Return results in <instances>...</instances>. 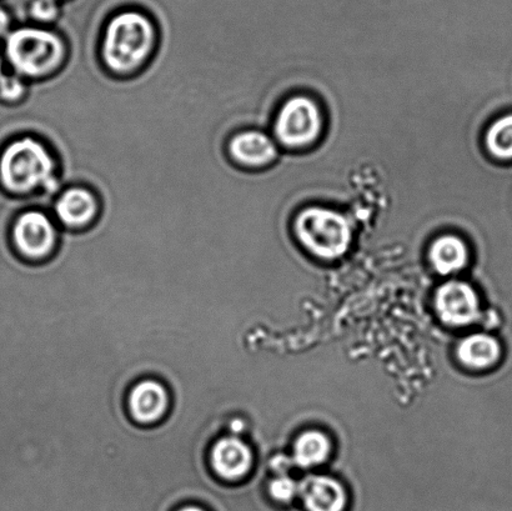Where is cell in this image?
Wrapping results in <instances>:
<instances>
[{
	"label": "cell",
	"instance_id": "7a4b0ae2",
	"mask_svg": "<svg viewBox=\"0 0 512 511\" xmlns=\"http://www.w3.org/2000/svg\"><path fill=\"white\" fill-rule=\"evenodd\" d=\"M155 29L145 15L124 12L110 20L102 43V58L115 74H129L142 67L153 52Z\"/></svg>",
	"mask_w": 512,
	"mask_h": 511
},
{
	"label": "cell",
	"instance_id": "8992f818",
	"mask_svg": "<svg viewBox=\"0 0 512 511\" xmlns=\"http://www.w3.org/2000/svg\"><path fill=\"white\" fill-rule=\"evenodd\" d=\"M57 237L53 220L42 210H28L14 224L15 247L24 258L30 260L47 258L57 244Z\"/></svg>",
	"mask_w": 512,
	"mask_h": 511
},
{
	"label": "cell",
	"instance_id": "52a82bcc",
	"mask_svg": "<svg viewBox=\"0 0 512 511\" xmlns=\"http://www.w3.org/2000/svg\"><path fill=\"white\" fill-rule=\"evenodd\" d=\"M436 310L443 322L453 327H464L479 318L478 294L464 282H449L438 290L435 298Z\"/></svg>",
	"mask_w": 512,
	"mask_h": 511
},
{
	"label": "cell",
	"instance_id": "7c38bea8",
	"mask_svg": "<svg viewBox=\"0 0 512 511\" xmlns=\"http://www.w3.org/2000/svg\"><path fill=\"white\" fill-rule=\"evenodd\" d=\"M299 493L308 511H344L346 493L338 480L311 475L299 485Z\"/></svg>",
	"mask_w": 512,
	"mask_h": 511
},
{
	"label": "cell",
	"instance_id": "30bf717a",
	"mask_svg": "<svg viewBox=\"0 0 512 511\" xmlns=\"http://www.w3.org/2000/svg\"><path fill=\"white\" fill-rule=\"evenodd\" d=\"M230 158L247 168H260L270 164L278 155L273 139L260 130H244L229 140Z\"/></svg>",
	"mask_w": 512,
	"mask_h": 511
},
{
	"label": "cell",
	"instance_id": "9a60e30c",
	"mask_svg": "<svg viewBox=\"0 0 512 511\" xmlns=\"http://www.w3.org/2000/svg\"><path fill=\"white\" fill-rule=\"evenodd\" d=\"M331 453L328 437L319 430H308L296 439L294 462L301 468H314L326 462Z\"/></svg>",
	"mask_w": 512,
	"mask_h": 511
},
{
	"label": "cell",
	"instance_id": "d6986e66",
	"mask_svg": "<svg viewBox=\"0 0 512 511\" xmlns=\"http://www.w3.org/2000/svg\"><path fill=\"white\" fill-rule=\"evenodd\" d=\"M58 13V5L55 0H34L30 7L32 17L42 23L53 22L57 19Z\"/></svg>",
	"mask_w": 512,
	"mask_h": 511
},
{
	"label": "cell",
	"instance_id": "ffe728a7",
	"mask_svg": "<svg viewBox=\"0 0 512 511\" xmlns=\"http://www.w3.org/2000/svg\"><path fill=\"white\" fill-rule=\"evenodd\" d=\"M290 467V459L284 457V455H280V457H275L271 460V468L275 470L276 473L280 475H285L286 470Z\"/></svg>",
	"mask_w": 512,
	"mask_h": 511
},
{
	"label": "cell",
	"instance_id": "7402d4cb",
	"mask_svg": "<svg viewBox=\"0 0 512 511\" xmlns=\"http://www.w3.org/2000/svg\"><path fill=\"white\" fill-rule=\"evenodd\" d=\"M230 428H232L233 433L239 434L244 432L245 424L243 423V420L234 419L232 424H230Z\"/></svg>",
	"mask_w": 512,
	"mask_h": 511
},
{
	"label": "cell",
	"instance_id": "6da1fadb",
	"mask_svg": "<svg viewBox=\"0 0 512 511\" xmlns=\"http://www.w3.org/2000/svg\"><path fill=\"white\" fill-rule=\"evenodd\" d=\"M57 162L43 142L30 137L15 140L0 158V179L13 193L27 194L45 189L52 195L60 187Z\"/></svg>",
	"mask_w": 512,
	"mask_h": 511
},
{
	"label": "cell",
	"instance_id": "2e32d148",
	"mask_svg": "<svg viewBox=\"0 0 512 511\" xmlns=\"http://www.w3.org/2000/svg\"><path fill=\"white\" fill-rule=\"evenodd\" d=\"M486 145L495 158L512 159V115L491 125L486 134Z\"/></svg>",
	"mask_w": 512,
	"mask_h": 511
},
{
	"label": "cell",
	"instance_id": "5bb4252c",
	"mask_svg": "<svg viewBox=\"0 0 512 511\" xmlns=\"http://www.w3.org/2000/svg\"><path fill=\"white\" fill-rule=\"evenodd\" d=\"M430 262L440 274L459 272L469 263L468 245L456 235H443L431 245Z\"/></svg>",
	"mask_w": 512,
	"mask_h": 511
},
{
	"label": "cell",
	"instance_id": "3957f363",
	"mask_svg": "<svg viewBox=\"0 0 512 511\" xmlns=\"http://www.w3.org/2000/svg\"><path fill=\"white\" fill-rule=\"evenodd\" d=\"M64 42L47 29L22 28L7 40V55L18 73L29 78L47 77L63 63Z\"/></svg>",
	"mask_w": 512,
	"mask_h": 511
},
{
	"label": "cell",
	"instance_id": "603a6c76",
	"mask_svg": "<svg viewBox=\"0 0 512 511\" xmlns=\"http://www.w3.org/2000/svg\"><path fill=\"white\" fill-rule=\"evenodd\" d=\"M180 511H204L203 509H200L198 507H188V508H184Z\"/></svg>",
	"mask_w": 512,
	"mask_h": 511
},
{
	"label": "cell",
	"instance_id": "5b68a950",
	"mask_svg": "<svg viewBox=\"0 0 512 511\" xmlns=\"http://www.w3.org/2000/svg\"><path fill=\"white\" fill-rule=\"evenodd\" d=\"M321 113L318 105L306 97L288 100L280 109L275 122V135L288 148H303L321 133Z\"/></svg>",
	"mask_w": 512,
	"mask_h": 511
},
{
	"label": "cell",
	"instance_id": "8fae6325",
	"mask_svg": "<svg viewBox=\"0 0 512 511\" xmlns=\"http://www.w3.org/2000/svg\"><path fill=\"white\" fill-rule=\"evenodd\" d=\"M168 390L157 380H144L135 385L130 393L129 408L134 420L152 424L164 417L169 408Z\"/></svg>",
	"mask_w": 512,
	"mask_h": 511
},
{
	"label": "cell",
	"instance_id": "277c9868",
	"mask_svg": "<svg viewBox=\"0 0 512 511\" xmlns=\"http://www.w3.org/2000/svg\"><path fill=\"white\" fill-rule=\"evenodd\" d=\"M295 233L315 257L335 260L350 248L353 233L348 219L335 210L309 208L296 218Z\"/></svg>",
	"mask_w": 512,
	"mask_h": 511
},
{
	"label": "cell",
	"instance_id": "ac0fdd59",
	"mask_svg": "<svg viewBox=\"0 0 512 511\" xmlns=\"http://www.w3.org/2000/svg\"><path fill=\"white\" fill-rule=\"evenodd\" d=\"M27 87L18 77H0V98L4 100H18L24 97Z\"/></svg>",
	"mask_w": 512,
	"mask_h": 511
},
{
	"label": "cell",
	"instance_id": "4fadbf2b",
	"mask_svg": "<svg viewBox=\"0 0 512 511\" xmlns=\"http://www.w3.org/2000/svg\"><path fill=\"white\" fill-rule=\"evenodd\" d=\"M460 362L473 370L494 368L503 358V347L493 335L479 333L470 335L460 343L458 349Z\"/></svg>",
	"mask_w": 512,
	"mask_h": 511
},
{
	"label": "cell",
	"instance_id": "ba28073f",
	"mask_svg": "<svg viewBox=\"0 0 512 511\" xmlns=\"http://www.w3.org/2000/svg\"><path fill=\"white\" fill-rule=\"evenodd\" d=\"M210 465L220 479L238 482L253 467L252 449L237 437L219 439L210 452Z\"/></svg>",
	"mask_w": 512,
	"mask_h": 511
},
{
	"label": "cell",
	"instance_id": "cb8c5ba5",
	"mask_svg": "<svg viewBox=\"0 0 512 511\" xmlns=\"http://www.w3.org/2000/svg\"><path fill=\"white\" fill-rule=\"evenodd\" d=\"M0 69H2V64H0ZM0 77H2V74H0Z\"/></svg>",
	"mask_w": 512,
	"mask_h": 511
},
{
	"label": "cell",
	"instance_id": "44dd1931",
	"mask_svg": "<svg viewBox=\"0 0 512 511\" xmlns=\"http://www.w3.org/2000/svg\"><path fill=\"white\" fill-rule=\"evenodd\" d=\"M9 18L7 13L4 12L2 8H0V35H2L5 30L8 29Z\"/></svg>",
	"mask_w": 512,
	"mask_h": 511
},
{
	"label": "cell",
	"instance_id": "e0dca14e",
	"mask_svg": "<svg viewBox=\"0 0 512 511\" xmlns=\"http://www.w3.org/2000/svg\"><path fill=\"white\" fill-rule=\"evenodd\" d=\"M270 495L276 502L289 503L299 493V485L293 479L280 475L279 478L270 483Z\"/></svg>",
	"mask_w": 512,
	"mask_h": 511
},
{
	"label": "cell",
	"instance_id": "9c48e42d",
	"mask_svg": "<svg viewBox=\"0 0 512 511\" xmlns=\"http://www.w3.org/2000/svg\"><path fill=\"white\" fill-rule=\"evenodd\" d=\"M55 217L63 227L79 230L88 227L99 213V200L92 190L70 187L54 203Z\"/></svg>",
	"mask_w": 512,
	"mask_h": 511
}]
</instances>
